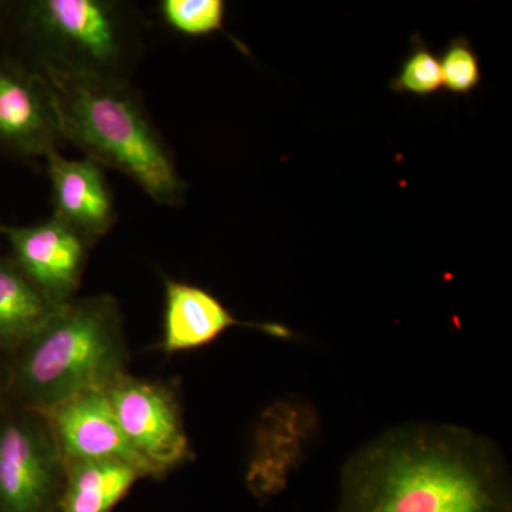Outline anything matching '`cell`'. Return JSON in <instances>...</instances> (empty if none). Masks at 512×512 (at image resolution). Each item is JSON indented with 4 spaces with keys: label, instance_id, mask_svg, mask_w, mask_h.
I'll return each mask as SVG.
<instances>
[{
    "label": "cell",
    "instance_id": "6da1fadb",
    "mask_svg": "<svg viewBox=\"0 0 512 512\" xmlns=\"http://www.w3.org/2000/svg\"><path fill=\"white\" fill-rule=\"evenodd\" d=\"M336 512H512L510 470L474 431L403 424L346 461Z\"/></svg>",
    "mask_w": 512,
    "mask_h": 512
},
{
    "label": "cell",
    "instance_id": "7a4b0ae2",
    "mask_svg": "<svg viewBox=\"0 0 512 512\" xmlns=\"http://www.w3.org/2000/svg\"><path fill=\"white\" fill-rule=\"evenodd\" d=\"M146 20L121 0L5 2L3 50L37 72L60 70L131 82L144 55Z\"/></svg>",
    "mask_w": 512,
    "mask_h": 512
},
{
    "label": "cell",
    "instance_id": "3957f363",
    "mask_svg": "<svg viewBox=\"0 0 512 512\" xmlns=\"http://www.w3.org/2000/svg\"><path fill=\"white\" fill-rule=\"evenodd\" d=\"M55 90L66 143L133 180L151 200L181 207L187 184L173 151L131 82L45 70Z\"/></svg>",
    "mask_w": 512,
    "mask_h": 512
},
{
    "label": "cell",
    "instance_id": "277c9868",
    "mask_svg": "<svg viewBox=\"0 0 512 512\" xmlns=\"http://www.w3.org/2000/svg\"><path fill=\"white\" fill-rule=\"evenodd\" d=\"M119 301L109 293L63 303L18 349L10 376L25 409L43 412L74 394L106 389L126 372Z\"/></svg>",
    "mask_w": 512,
    "mask_h": 512
},
{
    "label": "cell",
    "instance_id": "5b68a950",
    "mask_svg": "<svg viewBox=\"0 0 512 512\" xmlns=\"http://www.w3.org/2000/svg\"><path fill=\"white\" fill-rule=\"evenodd\" d=\"M106 394L124 439L148 477H163L190 458V440L173 389L124 373L106 387Z\"/></svg>",
    "mask_w": 512,
    "mask_h": 512
},
{
    "label": "cell",
    "instance_id": "8992f818",
    "mask_svg": "<svg viewBox=\"0 0 512 512\" xmlns=\"http://www.w3.org/2000/svg\"><path fill=\"white\" fill-rule=\"evenodd\" d=\"M64 461L42 414L25 410L0 423V508L46 512L63 484Z\"/></svg>",
    "mask_w": 512,
    "mask_h": 512
},
{
    "label": "cell",
    "instance_id": "52a82bcc",
    "mask_svg": "<svg viewBox=\"0 0 512 512\" xmlns=\"http://www.w3.org/2000/svg\"><path fill=\"white\" fill-rule=\"evenodd\" d=\"M66 144L56 94L45 74L0 52V154L45 160Z\"/></svg>",
    "mask_w": 512,
    "mask_h": 512
},
{
    "label": "cell",
    "instance_id": "ba28073f",
    "mask_svg": "<svg viewBox=\"0 0 512 512\" xmlns=\"http://www.w3.org/2000/svg\"><path fill=\"white\" fill-rule=\"evenodd\" d=\"M13 261L57 305L72 301L86 266L89 245L50 217L29 225H0Z\"/></svg>",
    "mask_w": 512,
    "mask_h": 512
},
{
    "label": "cell",
    "instance_id": "9c48e42d",
    "mask_svg": "<svg viewBox=\"0 0 512 512\" xmlns=\"http://www.w3.org/2000/svg\"><path fill=\"white\" fill-rule=\"evenodd\" d=\"M319 429L318 414L302 400H278L266 407L255 427L247 484L256 497L284 490L305 460Z\"/></svg>",
    "mask_w": 512,
    "mask_h": 512
},
{
    "label": "cell",
    "instance_id": "30bf717a",
    "mask_svg": "<svg viewBox=\"0 0 512 512\" xmlns=\"http://www.w3.org/2000/svg\"><path fill=\"white\" fill-rule=\"evenodd\" d=\"M37 413L42 414L49 424L64 464L113 461L136 468L141 477H148L146 467L121 433L106 389L74 394Z\"/></svg>",
    "mask_w": 512,
    "mask_h": 512
},
{
    "label": "cell",
    "instance_id": "8fae6325",
    "mask_svg": "<svg viewBox=\"0 0 512 512\" xmlns=\"http://www.w3.org/2000/svg\"><path fill=\"white\" fill-rule=\"evenodd\" d=\"M45 163L52 187V217L94 247L119 218L104 168L90 158L69 160L60 150L50 151Z\"/></svg>",
    "mask_w": 512,
    "mask_h": 512
},
{
    "label": "cell",
    "instance_id": "7c38bea8",
    "mask_svg": "<svg viewBox=\"0 0 512 512\" xmlns=\"http://www.w3.org/2000/svg\"><path fill=\"white\" fill-rule=\"evenodd\" d=\"M164 293L161 349L170 355L205 348L232 328L259 330L276 339H293L292 330L281 323L244 322L235 318L214 293L201 286L165 279Z\"/></svg>",
    "mask_w": 512,
    "mask_h": 512
},
{
    "label": "cell",
    "instance_id": "4fadbf2b",
    "mask_svg": "<svg viewBox=\"0 0 512 512\" xmlns=\"http://www.w3.org/2000/svg\"><path fill=\"white\" fill-rule=\"evenodd\" d=\"M57 305L0 252V348L18 350L55 315Z\"/></svg>",
    "mask_w": 512,
    "mask_h": 512
},
{
    "label": "cell",
    "instance_id": "5bb4252c",
    "mask_svg": "<svg viewBox=\"0 0 512 512\" xmlns=\"http://www.w3.org/2000/svg\"><path fill=\"white\" fill-rule=\"evenodd\" d=\"M141 474L113 461H73L64 464L60 512H111Z\"/></svg>",
    "mask_w": 512,
    "mask_h": 512
},
{
    "label": "cell",
    "instance_id": "9a60e30c",
    "mask_svg": "<svg viewBox=\"0 0 512 512\" xmlns=\"http://www.w3.org/2000/svg\"><path fill=\"white\" fill-rule=\"evenodd\" d=\"M158 13L178 35L210 36L224 32L227 5L222 0H161Z\"/></svg>",
    "mask_w": 512,
    "mask_h": 512
},
{
    "label": "cell",
    "instance_id": "2e32d148",
    "mask_svg": "<svg viewBox=\"0 0 512 512\" xmlns=\"http://www.w3.org/2000/svg\"><path fill=\"white\" fill-rule=\"evenodd\" d=\"M443 87L440 59L421 37L412 40V50L402 63L399 73L390 82L396 93H410L426 97Z\"/></svg>",
    "mask_w": 512,
    "mask_h": 512
},
{
    "label": "cell",
    "instance_id": "e0dca14e",
    "mask_svg": "<svg viewBox=\"0 0 512 512\" xmlns=\"http://www.w3.org/2000/svg\"><path fill=\"white\" fill-rule=\"evenodd\" d=\"M440 67L443 87L448 92L468 94L481 82L480 59L467 37H456L448 43Z\"/></svg>",
    "mask_w": 512,
    "mask_h": 512
},
{
    "label": "cell",
    "instance_id": "ac0fdd59",
    "mask_svg": "<svg viewBox=\"0 0 512 512\" xmlns=\"http://www.w3.org/2000/svg\"><path fill=\"white\" fill-rule=\"evenodd\" d=\"M5 2L6 0H0V26H2L3 13H5Z\"/></svg>",
    "mask_w": 512,
    "mask_h": 512
}]
</instances>
